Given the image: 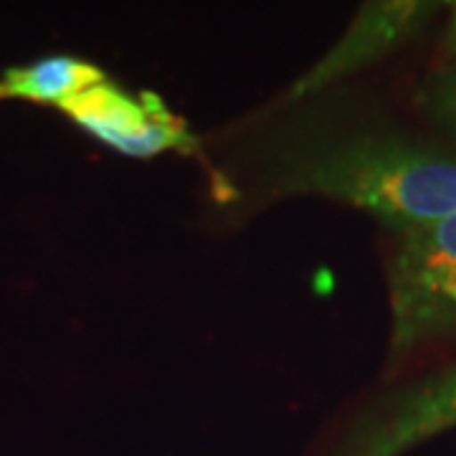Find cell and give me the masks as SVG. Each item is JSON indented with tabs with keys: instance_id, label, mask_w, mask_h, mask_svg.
<instances>
[{
	"instance_id": "cell-3",
	"label": "cell",
	"mask_w": 456,
	"mask_h": 456,
	"mask_svg": "<svg viewBox=\"0 0 456 456\" xmlns=\"http://www.w3.org/2000/svg\"><path fill=\"white\" fill-rule=\"evenodd\" d=\"M449 428H456V365L378 401L327 456H403Z\"/></svg>"
},
{
	"instance_id": "cell-5",
	"label": "cell",
	"mask_w": 456,
	"mask_h": 456,
	"mask_svg": "<svg viewBox=\"0 0 456 456\" xmlns=\"http://www.w3.org/2000/svg\"><path fill=\"white\" fill-rule=\"evenodd\" d=\"M439 3L421 0H378L360 8L350 28L327 51L325 56L312 64L289 89L292 102L322 94L342 79L362 71L365 66L380 61L391 51L403 46L408 38L426 26V20L439 11Z\"/></svg>"
},
{
	"instance_id": "cell-4",
	"label": "cell",
	"mask_w": 456,
	"mask_h": 456,
	"mask_svg": "<svg viewBox=\"0 0 456 456\" xmlns=\"http://www.w3.org/2000/svg\"><path fill=\"white\" fill-rule=\"evenodd\" d=\"M84 132L130 158H152L167 150L196 145L185 122L165 107L152 92L132 94L110 82H99L61 104Z\"/></svg>"
},
{
	"instance_id": "cell-7",
	"label": "cell",
	"mask_w": 456,
	"mask_h": 456,
	"mask_svg": "<svg viewBox=\"0 0 456 456\" xmlns=\"http://www.w3.org/2000/svg\"><path fill=\"white\" fill-rule=\"evenodd\" d=\"M426 104L441 127L456 137V71L441 74L436 82H431L426 89Z\"/></svg>"
},
{
	"instance_id": "cell-2",
	"label": "cell",
	"mask_w": 456,
	"mask_h": 456,
	"mask_svg": "<svg viewBox=\"0 0 456 456\" xmlns=\"http://www.w3.org/2000/svg\"><path fill=\"white\" fill-rule=\"evenodd\" d=\"M388 299L393 358L456 332V213L395 231Z\"/></svg>"
},
{
	"instance_id": "cell-8",
	"label": "cell",
	"mask_w": 456,
	"mask_h": 456,
	"mask_svg": "<svg viewBox=\"0 0 456 456\" xmlns=\"http://www.w3.org/2000/svg\"><path fill=\"white\" fill-rule=\"evenodd\" d=\"M449 49L456 53V3H452V23H449Z\"/></svg>"
},
{
	"instance_id": "cell-6",
	"label": "cell",
	"mask_w": 456,
	"mask_h": 456,
	"mask_svg": "<svg viewBox=\"0 0 456 456\" xmlns=\"http://www.w3.org/2000/svg\"><path fill=\"white\" fill-rule=\"evenodd\" d=\"M104 82L102 69L77 56H46L28 66H16L3 74L0 97L28 99L38 104H56L61 110L69 99Z\"/></svg>"
},
{
	"instance_id": "cell-1",
	"label": "cell",
	"mask_w": 456,
	"mask_h": 456,
	"mask_svg": "<svg viewBox=\"0 0 456 456\" xmlns=\"http://www.w3.org/2000/svg\"><path fill=\"white\" fill-rule=\"evenodd\" d=\"M261 188L277 198L320 196L375 216L393 233L456 213V152L378 127L297 119L261 160Z\"/></svg>"
}]
</instances>
